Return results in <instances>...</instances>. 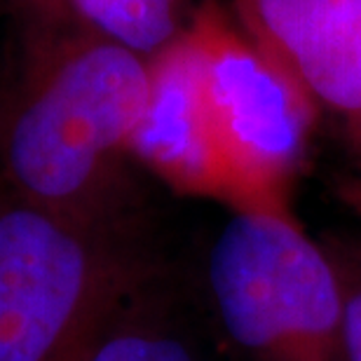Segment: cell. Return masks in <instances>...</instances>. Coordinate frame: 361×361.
Wrapping results in <instances>:
<instances>
[{
  "label": "cell",
  "mask_w": 361,
  "mask_h": 361,
  "mask_svg": "<svg viewBox=\"0 0 361 361\" xmlns=\"http://www.w3.org/2000/svg\"><path fill=\"white\" fill-rule=\"evenodd\" d=\"M230 12L361 155V0H233Z\"/></svg>",
  "instance_id": "obj_5"
},
{
  "label": "cell",
  "mask_w": 361,
  "mask_h": 361,
  "mask_svg": "<svg viewBox=\"0 0 361 361\" xmlns=\"http://www.w3.org/2000/svg\"><path fill=\"white\" fill-rule=\"evenodd\" d=\"M3 97H5V92L0 90V108H3Z\"/></svg>",
  "instance_id": "obj_12"
},
{
  "label": "cell",
  "mask_w": 361,
  "mask_h": 361,
  "mask_svg": "<svg viewBox=\"0 0 361 361\" xmlns=\"http://www.w3.org/2000/svg\"><path fill=\"white\" fill-rule=\"evenodd\" d=\"M132 305L101 329L71 361H195L190 348L178 336L132 312Z\"/></svg>",
  "instance_id": "obj_8"
},
{
  "label": "cell",
  "mask_w": 361,
  "mask_h": 361,
  "mask_svg": "<svg viewBox=\"0 0 361 361\" xmlns=\"http://www.w3.org/2000/svg\"><path fill=\"white\" fill-rule=\"evenodd\" d=\"M132 160L180 195L235 204V180L216 132L204 66L188 31L150 61L148 101Z\"/></svg>",
  "instance_id": "obj_6"
},
{
  "label": "cell",
  "mask_w": 361,
  "mask_h": 361,
  "mask_svg": "<svg viewBox=\"0 0 361 361\" xmlns=\"http://www.w3.org/2000/svg\"><path fill=\"white\" fill-rule=\"evenodd\" d=\"M223 329L258 361H343V284L291 207L233 212L209 254Z\"/></svg>",
  "instance_id": "obj_3"
},
{
  "label": "cell",
  "mask_w": 361,
  "mask_h": 361,
  "mask_svg": "<svg viewBox=\"0 0 361 361\" xmlns=\"http://www.w3.org/2000/svg\"><path fill=\"white\" fill-rule=\"evenodd\" d=\"M336 197L361 221V176H343L334 185Z\"/></svg>",
  "instance_id": "obj_10"
},
{
  "label": "cell",
  "mask_w": 361,
  "mask_h": 361,
  "mask_svg": "<svg viewBox=\"0 0 361 361\" xmlns=\"http://www.w3.org/2000/svg\"><path fill=\"white\" fill-rule=\"evenodd\" d=\"M150 61L54 21L28 19L0 108V188L94 226L129 228L127 162Z\"/></svg>",
  "instance_id": "obj_1"
},
{
  "label": "cell",
  "mask_w": 361,
  "mask_h": 361,
  "mask_svg": "<svg viewBox=\"0 0 361 361\" xmlns=\"http://www.w3.org/2000/svg\"><path fill=\"white\" fill-rule=\"evenodd\" d=\"M146 277L129 228L71 219L0 188V361H71Z\"/></svg>",
  "instance_id": "obj_2"
},
{
  "label": "cell",
  "mask_w": 361,
  "mask_h": 361,
  "mask_svg": "<svg viewBox=\"0 0 361 361\" xmlns=\"http://www.w3.org/2000/svg\"><path fill=\"white\" fill-rule=\"evenodd\" d=\"M38 3V0H17V5H19V10L21 12H26V10H31V7Z\"/></svg>",
  "instance_id": "obj_11"
},
{
  "label": "cell",
  "mask_w": 361,
  "mask_h": 361,
  "mask_svg": "<svg viewBox=\"0 0 361 361\" xmlns=\"http://www.w3.org/2000/svg\"><path fill=\"white\" fill-rule=\"evenodd\" d=\"M192 10H185V0H38L24 14L75 28L153 61L183 38Z\"/></svg>",
  "instance_id": "obj_7"
},
{
  "label": "cell",
  "mask_w": 361,
  "mask_h": 361,
  "mask_svg": "<svg viewBox=\"0 0 361 361\" xmlns=\"http://www.w3.org/2000/svg\"><path fill=\"white\" fill-rule=\"evenodd\" d=\"M331 256L343 284V361H361V247Z\"/></svg>",
  "instance_id": "obj_9"
},
{
  "label": "cell",
  "mask_w": 361,
  "mask_h": 361,
  "mask_svg": "<svg viewBox=\"0 0 361 361\" xmlns=\"http://www.w3.org/2000/svg\"><path fill=\"white\" fill-rule=\"evenodd\" d=\"M188 35L200 49L223 155L235 180L233 212L291 207L319 108L219 0H200Z\"/></svg>",
  "instance_id": "obj_4"
}]
</instances>
